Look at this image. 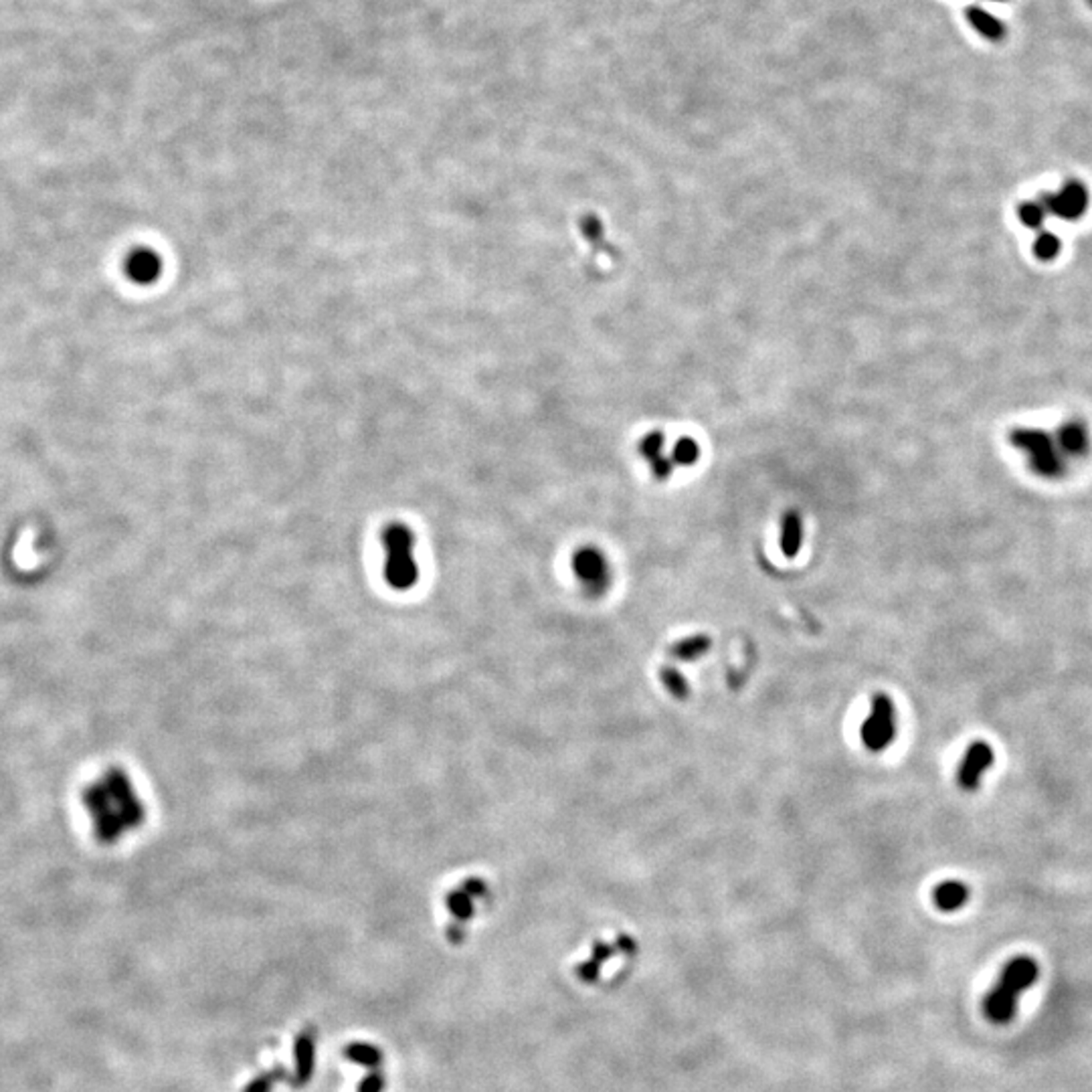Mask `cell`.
<instances>
[{"mask_svg":"<svg viewBox=\"0 0 1092 1092\" xmlns=\"http://www.w3.org/2000/svg\"><path fill=\"white\" fill-rule=\"evenodd\" d=\"M81 801L101 844H115L146 822L144 803L130 775L120 767L107 769L98 781L85 787Z\"/></svg>","mask_w":1092,"mask_h":1092,"instance_id":"obj_1","label":"cell"},{"mask_svg":"<svg viewBox=\"0 0 1092 1092\" xmlns=\"http://www.w3.org/2000/svg\"><path fill=\"white\" fill-rule=\"evenodd\" d=\"M382 552V579L388 587L405 593L415 587L421 576L417 559V536L403 522H391L380 533Z\"/></svg>","mask_w":1092,"mask_h":1092,"instance_id":"obj_2","label":"cell"},{"mask_svg":"<svg viewBox=\"0 0 1092 1092\" xmlns=\"http://www.w3.org/2000/svg\"><path fill=\"white\" fill-rule=\"evenodd\" d=\"M1037 979V965L1032 957H1016L1005 965L1000 983L987 994L983 1010L994 1024H1008L1016 1016L1018 997Z\"/></svg>","mask_w":1092,"mask_h":1092,"instance_id":"obj_3","label":"cell"},{"mask_svg":"<svg viewBox=\"0 0 1092 1092\" xmlns=\"http://www.w3.org/2000/svg\"><path fill=\"white\" fill-rule=\"evenodd\" d=\"M1010 443L1016 449L1024 451L1028 465L1042 478L1056 480L1066 472V457L1058 449V443L1052 435L1036 427H1016L1010 431Z\"/></svg>","mask_w":1092,"mask_h":1092,"instance_id":"obj_4","label":"cell"},{"mask_svg":"<svg viewBox=\"0 0 1092 1092\" xmlns=\"http://www.w3.org/2000/svg\"><path fill=\"white\" fill-rule=\"evenodd\" d=\"M860 738L872 753H883L896 738V708L891 696L876 694L872 698L868 719L862 722Z\"/></svg>","mask_w":1092,"mask_h":1092,"instance_id":"obj_5","label":"cell"},{"mask_svg":"<svg viewBox=\"0 0 1092 1092\" xmlns=\"http://www.w3.org/2000/svg\"><path fill=\"white\" fill-rule=\"evenodd\" d=\"M573 573L589 597H601L611 587L610 560L595 546H583L573 555Z\"/></svg>","mask_w":1092,"mask_h":1092,"instance_id":"obj_6","label":"cell"},{"mask_svg":"<svg viewBox=\"0 0 1092 1092\" xmlns=\"http://www.w3.org/2000/svg\"><path fill=\"white\" fill-rule=\"evenodd\" d=\"M1040 200L1048 213L1064 221H1079L1088 209V191L1080 181H1068L1058 192H1046Z\"/></svg>","mask_w":1092,"mask_h":1092,"instance_id":"obj_7","label":"cell"},{"mask_svg":"<svg viewBox=\"0 0 1092 1092\" xmlns=\"http://www.w3.org/2000/svg\"><path fill=\"white\" fill-rule=\"evenodd\" d=\"M994 761H995V753H994L992 745L983 743V740L973 743L965 751L961 763H959L957 785L961 787L965 793L977 791L983 775L987 773V769L992 767Z\"/></svg>","mask_w":1092,"mask_h":1092,"instance_id":"obj_8","label":"cell"},{"mask_svg":"<svg viewBox=\"0 0 1092 1092\" xmlns=\"http://www.w3.org/2000/svg\"><path fill=\"white\" fill-rule=\"evenodd\" d=\"M1056 443L1058 449L1062 451L1064 457H1074V459H1084L1090 454L1092 441H1090V433L1088 427L1082 423V421H1066L1058 427L1056 431Z\"/></svg>","mask_w":1092,"mask_h":1092,"instance_id":"obj_9","label":"cell"},{"mask_svg":"<svg viewBox=\"0 0 1092 1092\" xmlns=\"http://www.w3.org/2000/svg\"><path fill=\"white\" fill-rule=\"evenodd\" d=\"M488 888L486 883L480 878H467L465 883L457 888V891L449 892L448 896V909L451 910V915H454L459 923H464V920L473 917L475 910V899H486Z\"/></svg>","mask_w":1092,"mask_h":1092,"instance_id":"obj_10","label":"cell"},{"mask_svg":"<svg viewBox=\"0 0 1092 1092\" xmlns=\"http://www.w3.org/2000/svg\"><path fill=\"white\" fill-rule=\"evenodd\" d=\"M126 271L136 284L148 286L158 279L162 271V261L158 253H154L152 249H136V252L128 257Z\"/></svg>","mask_w":1092,"mask_h":1092,"instance_id":"obj_11","label":"cell"},{"mask_svg":"<svg viewBox=\"0 0 1092 1092\" xmlns=\"http://www.w3.org/2000/svg\"><path fill=\"white\" fill-rule=\"evenodd\" d=\"M933 900L939 910L955 912L963 909L967 900H969V888H967V884L959 883V880H947V883H941L934 888Z\"/></svg>","mask_w":1092,"mask_h":1092,"instance_id":"obj_12","label":"cell"},{"mask_svg":"<svg viewBox=\"0 0 1092 1092\" xmlns=\"http://www.w3.org/2000/svg\"><path fill=\"white\" fill-rule=\"evenodd\" d=\"M965 17H967V21H969V25L975 30H977L979 35L989 38V41L1000 43L1002 38L1005 37V25H1003V22L997 19V17H994L992 13L983 11L981 6H975V4L967 6Z\"/></svg>","mask_w":1092,"mask_h":1092,"instance_id":"obj_13","label":"cell"},{"mask_svg":"<svg viewBox=\"0 0 1092 1092\" xmlns=\"http://www.w3.org/2000/svg\"><path fill=\"white\" fill-rule=\"evenodd\" d=\"M781 550L787 559L798 557L803 544V520L798 512H787L781 518V534H779Z\"/></svg>","mask_w":1092,"mask_h":1092,"instance_id":"obj_14","label":"cell"},{"mask_svg":"<svg viewBox=\"0 0 1092 1092\" xmlns=\"http://www.w3.org/2000/svg\"><path fill=\"white\" fill-rule=\"evenodd\" d=\"M710 645H712V639L704 634H698V636L682 637L680 642H676L672 647H670V653H672V658L680 660V661H696L702 658V655L708 653Z\"/></svg>","mask_w":1092,"mask_h":1092,"instance_id":"obj_15","label":"cell"},{"mask_svg":"<svg viewBox=\"0 0 1092 1092\" xmlns=\"http://www.w3.org/2000/svg\"><path fill=\"white\" fill-rule=\"evenodd\" d=\"M295 1058H298V1072H295V1084H306L314 1071V1042L310 1034H302L295 1042Z\"/></svg>","mask_w":1092,"mask_h":1092,"instance_id":"obj_16","label":"cell"},{"mask_svg":"<svg viewBox=\"0 0 1092 1092\" xmlns=\"http://www.w3.org/2000/svg\"><path fill=\"white\" fill-rule=\"evenodd\" d=\"M1018 215H1019V221L1024 223L1028 229L1042 231L1044 223H1046L1048 210L1042 205V200H1026L1019 205Z\"/></svg>","mask_w":1092,"mask_h":1092,"instance_id":"obj_17","label":"cell"},{"mask_svg":"<svg viewBox=\"0 0 1092 1092\" xmlns=\"http://www.w3.org/2000/svg\"><path fill=\"white\" fill-rule=\"evenodd\" d=\"M1060 249H1062V241L1056 235V233L1052 231H1037V237L1034 241V253L1037 260L1042 261H1052L1054 257H1058Z\"/></svg>","mask_w":1092,"mask_h":1092,"instance_id":"obj_18","label":"cell"},{"mask_svg":"<svg viewBox=\"0 0 1092 1092\" xmlns=\"http://www.w3.org/2000/svg\"><path fill=\"white\" fill-rule=\"evenodd\" d=\"M345 1056L353 1060V1062H356V1064H363V1066H369V1068H374V1066H379L382 1062L380 1050L371 1046V1044H361V1042L350 1044V1046H346Z\"/></svg>","mask_w":1092,"mask_h":1092,"instance_id":"obj_19","label":"cell"},{"mask_svg":"<svg viewBox=\"0 0 1092 1092\" xmlns=\"http://www.w3.org/2000/svg\"><path fill=\"white\" fill-rule=\"evenodd\" d=\"M700 457V448L698 443L692 439V437H680V439L676 441V446L672 449V462L674 465H694L698 462Z\"/></svg>","mask_w":1092,"mask_h":1092,"instance_id":"obj_20","label":"cell"},{"mask_svg":"<svg viewBox=\"0 0 1092 1092\" xmlns=\"http://www.w3.org/2000/svg\"><path fill=\"white\" fill-rule=\"evenodd\" d=\"M660 678H661V682H664V686L668 688V692L672 694V696L680 698V700L690 696V684H688V680H686V678L680 672H678L676 668L664 666V668H661Z\"/></svg>","mask_w":1092,"mask_h":1092,"instance_id":"obj_21","label":"cell"},{"mask_svg":"<svg viewBox=\"0 0 1092 1092\" xmlns=\"http://www.w3.org/2000/svg\"><path fill=\"white\" fill-rule=\"evenodd\" d=\"M639 451H642V456L647 459V464L658 462L660 457H664V435L660 431L647 433L644 439L639 441Z\"/></svg>","mask_w":1092,"mask_h":1092,"instance_id":"obj_22","label":"cell"},{"mask_svg":"<svg viewBox=\"0 0 1092 1092\" xmlns=\"http://www.w3.org/2000/svg\"><path fill=\"white\" fill-rule=\"evenodd\" d=\"M581 229H583V235H584V239H587L593 247H597V245H605V237H603V225L599 223V218H597V217H593V215L583 217V221H581Z\"/></svg>","mask_w":1092,"mask_h":1092,"instance_id":"obj_23","label":"cell"},{"mask_svg":"<svg viewBox=\"0 0 1092 1092\" xmlns=\"http://www.w3.org/2000/svg\"><path fill=\"white\" fill-rule=\"evenodd\" d=\"M382 1087H385L382 1074L372 1072L371 1076H366V1079L361 1082V1087H358V1092H380Z\"/></svg>","mask_w":1092,"mask_h":1092,"instance_id":"obj_24","label":"cell"},{"mask_svg":"<svg viewBox=\"0 0 1092 1092\" xmlns=\"http://www.w3.org/2000/svg\"><path fill=\"white\" fill-rule=\"evenodd\" d=\"M271 1082H273V1079H271L269 1074L268 1076H261V1079H257V1080H253L252 1084H249V1087L245 1088V1092H269Z\"/></svg>","mask_w":1092,"mask_h":1092,"instance_id":"obj_25","label":"cell"},{"mask_svg":"<svg viewBox=\"0 0 1092 1092\" xmlns=\"http://www.w3.org/2000/svg\"><path fill=\"white\" fill-rule=\"evenodd\" d=\"M448 939L451 943H459V941L464 939V928L459 926V925H451L449 931H448Z\"/></svg>","mask_w":1092,"mask_h":1092,"instance_id":"obj_26","label":"cell"},{"mask_svg":"<svg viewBox=\"0 0 1092 1092\" xmlns=\"http://www.w3.org/2000/svg\"><path fill=\"white\" fill-rule=\"evenodd\" d=\"M994 3H1003V0H994Z\"/></svg>","mask_w":1092,"mask_h":1092,"instance_id":"obj_27","label":"cell"},{"mask_svg":"<svg viewBox=\"0 0 1092 1092\" xmlns=\"http://www.w3.org/2000/svg\"><path fill=\"white\" fill-rule=\"evenodd\" d=\"M1088 4H1090V6H1092V0H1088Z\"/></svg>","mask_w":1092,"mask_h":1092,"instance_id":"obj_28","label":"cell"}]
</instances>
